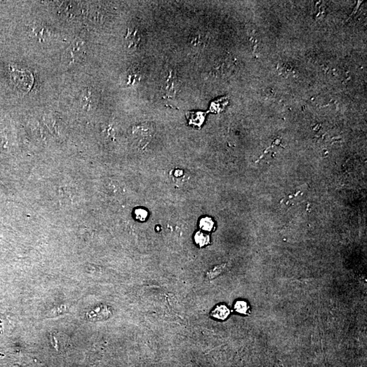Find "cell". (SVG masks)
<instances>
[{"instance_id": "1", "label": "cell", "mask_w": 367, "mask_h": 367, "mask_svg": "<svg viewBox=\"0 0 367 367\" xmlns=\"http://www.w3.org/2000/svg\"><path fill=\"white\" fill-rule=\"evenodd\" d=\"M11 75L13 83L21 91H29L32 87L33 77L30 71L12 68Z\"/></svg>"}, {"instance_id": "2", "label": "cell", "mask_w": 367, "mask_h": 367, "mask_svg": "<svg viewBox=\"0 0 367 367\" xmlns=\"http://www.w3.org/2000/svg\"><path fill=\"white\" fill-rule=\"evenodd\" d=\"M85 43L81 40H76L65 52L64 57L67 64L73 65L79 63L85 57Z\"/></svg>"}, {"instance_id": "3", "label": "cell", "mask_w": 367, "mask_h": 367, "mask_svg": "<svg viewBox=\"0 0 367 367\" xmlns=\"http://www.w3.org/2000/svg\"><path fill=\"white\" fill-rule=\"evenodd\" d=\"M55 8L58 15L65 19H74L79 11V4L75 2H61L57 3Z\"/></svg>"}, {"instance_id": "4", "label": "cell", "mask_w": 367, "mask_h": 367, "mask_svg": "<svg viewBox=\"0 0 367 367\" xmlns=\"http://www.w3.org/2000/svg\"><path fill=\"white\" fill-rule=\"evenodd\" d=\"M229 314H230V310L225 305H218L211 313V316L213 318L222 320L228 318Z\"/></svg>"}, {"instance_id": "5", "label": "cell", "mask_w": 367, "mask_h": 367, "mask_svg": "<svg viewBox=\"0 0 367 367\" xmlns=\"http://www.w3.org/2000/svg\"><path fill=\"white\" fill-rule=\"evenodd\" d=\"M195 243H196L199 247L206 246V245L209 244V242H210L209 235L201 233L200 231H199V232H197L196 234H195Z\"/></svg>"}, {"instance_id": "6", "label": "cell", "mask_w": 367, "mask_h": 367, "mask_svg": "<svg viewBox=\"0 0 367 367\" xmlns=\"http://www.w3.org/2000/svg\"><path fill=\"white\" fill-rule=\"evenodd\" d=\"M213 225H214V223H213L212 220H211L210 218H208V217H205V218L201 219L200 222H199V227H200L202 230L209 231V232H210V231L212 230Z\"/></svg>"}, {"instance_id": "7", "label": "cell", "mask_w": 367, "mask_h": 367, "mask_svg": "<svg viewBox=\"0 0 367 367\" xmlns=\"http://www.w3.org/2000/svg\"><path fill=\"white\" fill-rule=\"evenodd\" d=\"M235 310L241 314H246L248 312L249 306L246 302L243 301H238L235 303Z\"/></svg>"}, {"instance_id": "8", "label": "cell", "mask_w": 367, "mask_h": 367, "mask_svg": "<svg viewBox=\"0 0 367 367\" xmlns=\"http://www.w3.org/2000/svg\"><path fill=\"white\" fill-rule=\"evenodd\" d=\"M135 217L137 220L140 221H144L146 220L148 217V212L145 209H137L135 211Z\"/></svg>"}]
</instances>
